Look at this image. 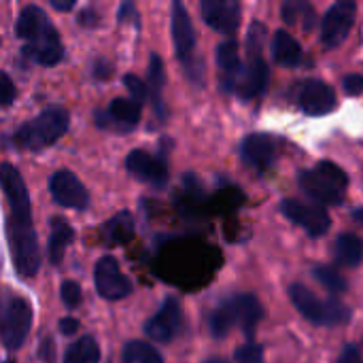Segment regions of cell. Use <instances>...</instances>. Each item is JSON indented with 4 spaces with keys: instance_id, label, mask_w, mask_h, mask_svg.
Returning a JSON list of instances; mask_svg holds the SVG:
<instances>
[{
    "instance_id": "1",
    "label": "cell",
    "mask_w": 363,
    "mask_h": 363,
    "mask_svg": "<svg viewBox=\"0 0 363 363\" xmlns=\"http://www.w3.org/2000/svg\"><path fill=\"white\" fill-rule=\"evenodd\" d=\"M70 125V115L62 106H49L13 132V143L21 151H43L57 143Z\"/></svg>"
},
{
    "instance_id": "2",
    "label": "cell",
    "mask_w": 363,
    "mask_h": 363,
    "mask_svg": "<svg viewBox=\"0 0 363 363\" xmlns=\"http://www.w3.org/2000/svg\"><path fill=\"white\" fill-rule=\"evenodd\" d=\"M266 26L262 21L251 23L247 34V62L242 66V74L238 79V96L245 100H253L262 96L270 81V68L264 60V45H266Z\"/></svg>"
},
{
    "instance_id": "3",
    "label": "cell",
    "mask_w": 363,
    "mask_h": 363,
    "mask_svg": "<svg viewBox=\"0 0 363 363\" xmlns=\"http://www.w3.org/2000/svg\"><path fill=\"white\" fill-rule=\"evenodd\" d=\"M170 30H172V40H174V51L179 60L185 66L187 77L196 83L202 85L204 81V62L200 57H194L196 49V30L191 23V17L185 9L183 2H172V15H170Z\"/></svg>"
},
{
    "instance_id": "4",
    "label": "cell",
    "mask_w": 363,
    "mask_h": 363,
    "mask_svg": "<svg viewBox=\"0 0 363 363\" xmlns=\"http://www.w3.org/2000/svg\"><path fill=\"white\" fill-rule=\"evenodd\" d=\"M289 298L298 308V313L315 325H340L351 319V311L345 304L336 300L323 302L315 291H311L300 283H294L289 287Z\"/></svg>"
},
{
    "instance_id": "5",
    "label": "cell",
    "mask_w": 363,
    "mask_h": 363,
    "mask_svg": "<svg viewBox=\"0 0 363 363\" xmlns=\"http://www.w3.org/2000/svg\"><path fill=\"white\" fill-rule=\"evenodd\" d=\"M9 247L13 255V266L19 277L32 279L40 268V253L36 230L32 221H11L9 219Z\"/></svg>"
},
{
    "instance_id": "6",
    "label": "cell",
    "mask_w": 363,
    "mask_h": 363,
    "mask_svg": "<svg viewBox=\"0 0 363 363\" xmlns=\"http://www.w3.org/2000/svg\"><path fill=\"white\" fill-rule=\"evenodd\" d=\"M32 325V306L23 298H11L2 311V345L9 351H17L28 338Z\"/></svg>"
},
{
    "instance_id": "7",
    "label": "cell",
    "mask_w": 363,
    "mask_h": 363,
    "mask_svg": "<svg viewBox=\"0 0 363 363\" xmlns=\"http://www.w3.org/2000/svg\"><path fill=\"white\" fill-rule=\"evenodd\" d=\"M355 13L357 4L353 0H340L334 6H330L321 21V45L325 49H336L347 40L355 23Z\"/></svg>"
},
{
    "instance_id": "8",
    "label": "cell",
    "mask_w": 363,
    "mask_h": 363,
    "mask_svg": "<svg viewBox=\"0 0 363 363\" xmlns=\"http://www.w3.org/2000/svg\"><path fill=\"white\" fill-rule=\"evenodd\" d=\"M94 283H96L98 294L104 300H123V298H128L134 291L132 281L121 272L117 259L111 257V255H104V257H100L96 262Z\"/></svg>"
},
{
    "instance_id": "9",
    "label": "cell",
    "mask_w": 363,
    "mask_h": 363,
    "mask_svg": "<svg viewBox=\"0 0 363 363\" xmlns=\"http://www.w3.org/2000/svg\"><path fill=\"white\" fill-rule=\"evenodd\" d=\"M281 213L289 221L300 225L313 238H319V236L328 234V230L332 225L330 215L321 204H308V202H300V200H283L281 202Z\"/></svg>"
},
{
    "instance_id": "10",
    "label": "cell",
    "mask_w": 363,
    "mask_h": 363,
    "mask_svg": "<svg viewBox=\"0 0 363 363\" xmlns=\"http://www.w3.org/2000/svg\"><path fill=\"white\" fill-rule=\"evenodd\" d=\"M183 323H185V317H183V308L179 304V300L166 298L164 304L160 306V311L147 321L145 334L155 342L168 345L181 334Z\"/></svg>"
},
{
    "instance_id": "11",
    "label": "cell",
    "mask_w": 363,
    "mask_h": 363,
    "mask_svg": "<svg viewBox=\"0 0 363 363\" xmlns=\"http://www.w3.org/2000/svg\"><path fill=\"white\" fill-rule=\"evenodd\" d=\"M0 181H2V189H4V196H6L9 208H11L9 219L11 221H32L30 194H28V187H26L19 170H15L13 164L4 162L2 170H0Z\"/></svg>"
},
{
    "instance_id": "12",
    "label": "cell",
    "mask_w": 363,
    "mask_h": 363,
    "mask_svg": "<svg viewBox=\"0 0 363 363\" xmlns=\"http://www.w3.org/2000/svg\"><path fill=\"white\" fill-rule=\"evenodd\" d=\"M49 191H51L53 200L64 208L85 211L89 206V194H87L85 185L70 170H57L49 179Z\"/></svg>"
},
{
    "instance_id": "13",
    "label": "cell",
    "mask_w": 363,
    "mask_h": 363,
    "mask_svg": "<svg viewBox=\"0 0 363 363\" xmlns=\"http://www.w3.org/2000/svg\"><path fill=\"white\" fill-rule=\"evenodd\" d=\"M125 168L132 177L162 189L168 185V166L162 157H153L151 153L143 149H134L125 157Z\"/></svg>"
},
{
    "instance_id": "14",
    "label": "cell",
    "mask_w": 363,
    "mask_h": 363,
    "mask_svg": "<svg viewBox=\"0 0 363 363\" xmlns=\"http://www.w3.org/2000/svg\"><path fill=\"white\" fill-rule=\"evenodd\" d=\"M200 9L204 21L221 34L230 36L240 26V4L236 0H202Z\"/></svg>"
},
{
    "instance_id": "15",
    "label": "cell",
    "mask_w": 363,
    "mask_h": 363,
    "mask_svg": "<svg viewBox=\"0 0 363 363\" xmlns=\"http://www.w3.org/2000/svg\"><path fill=\"white\" fill-rule=\"evenodd\" d=\"M298 102L306 115L321 117V115H328L336 108V94L325 81L311 79L302 85Z\"/></svg>"
},
{
    "instance_id": "16",
    "label": "cell",
    "mask_w": 363,
    "mask_h": 363,
    "mask_svg": "<svg viewBox=\"0 0 363 363\" xmlns=\"http://www.w3.org/2000/svg\"><path fill=\"white\" fill-rule=\"evenodd\" d=\"M98 125L117 132H132L140 121V104L128 98H115L106 113H98Z\"/></svg>"
},
{
    "instance_id": "17",
    "label": "cell",
    "mask_w": 363,
    "mask_h": 363,
    "mask_svg": "<svg viewBox=\"0 0 363 363\" xmlns=\"http://www.w3.org/2000/svg\"><path fill=\"white\" fill-rule=\"evenodd\" d=\"M298 183L304 189V194H308L321 206H336V204H340L345 200V191L340 187H336L334 183H330L315 168L313 170H300L298 172Z\"/></svg>"
},
{
    "instance_id": "18",
    "label": "cell",
    "mask_w": 363,
    "mask_h": 363,
    "mask_svg": "<svg viewBox=\"0 0 363 363\" xmlns=\"http://www.w3.org/2000/svg\"><path fill=\"white\" fill-rule=\"evenodd\" d=\"M240 157L255 170H266L277 157V143L270 134H249L240 145Z\"/></svg>"
},
{
    "instance_id": "19",
    "label": "cell",
    "mask_w": 363,
    "mask_h": 363,
    "mask_svg": "<svg viewBox=\"0 0 363 363\" xmlns=\"http://www.w3.org/2000/svg\"><path fill=\"white\" fill-rule=\"evenodd\" d=\"M217 66H219V83L225 94L236 91L238 79L242 74V62L238 55V45L234 40H225L217 47Z\"/></svg>"
},
{
    "instance_id": "20",
    "label": "cell",
    "mask_w": 363,
    "mask_h": 363,
    "mask_svg": "<svg viewBox=\"0 0 363 363\" xmlns=\"http://www.w3.org/2000/svg\"><path fill=\"white\" fill-rule=\"evenodd\" d=\"M21 51L26 57H30L32 62L43 64V66H55L64 57V47H62V40H60L55 28L47 30L40 38L23 45Z\"/></svg>"
},
{
    "instance_id": "21",
    "label": "cell",
    "mask_w": 363,
    "mask_h": 363,
    "mask_svg": "<svg viewBox=\"0 0 363 363\" xmlns=\"http://www.w3.org/2000/svg\"><path fill=\"white\" fill-rule=\"evenodd\" d=\"M51 21L47 17V13L40 9V6H34V4H28L21 9L19 17H17V23H15V34L28 43L40 38L47 30H51Z\"/></svg>"
},
{
    "instance_id": "22",
    "label": "cell",
    "mask_w": 363,
    "mask_h": 363,
    "mask_svg": "<svg viewBox=\"0 0 363 363\" xmlns=\"http://www.w3.org/2000/svg\"><path fill=\"white\" fill-rule=\"evenodd\" d=\"M236 323L240 325V306H238V296H232L230 300L217 306V311L208 319V325L215 338H223Z\"/></svg>"
},
{
    "instance_id": "23",
    "label": "cell",
    "mask_w": 363,
    "mask_h": 363,
    "mask_svg": "<svg viewBox=\"0 0 363 363\" xmlns=\"http://www.w3.org/2000/svg\"><path fill=\"white\" fill-rule=\"evenodd\" d=\"M272 57L277 64L294 68L302 62V47L287 30H277L272 38Z\"/></svg>"
},
{
    "instance_id": "24",
    "label": "cell",
    "mask_w": 363,
    "mask_h": 363,
    "mask_svg": "<svg viewBox=\"0 0 363 363\" xmlns=\"http://www.w3.org/2000/svg\"><path fill=\"white\" fill-rule=\"evenodd\" d=\"M164 83H166V72H164V62L160 55H151L149 60V79H147V87L151 91V100L155 106V113L160 117V121H166L168 117V108L164 104L162 91H164Z\"/></svg>"
},
{
    "instance_id": "25",
    "label": "cell",
    "mask_w": 363,
    "mask_h": 363,
    "mask_svg": "<svg viewBox=\"0 0 363 363\" xmlns=\"http://www.w3.org/2000/svg\"><path fill=\"white\" fill-rule=\"evenodd\" d=\"M72 240H74V230L68 225V221L62 217H53L51 219V234H49V242H47V253H49L51 264L62 262L64 251Z\"/></svg>"
},
{
    "instance_id": "26",
    "label": "cell",
    "mask_w": 363,
    "mask_h": 363,
    "mask_svg": "<svg viewBox=\"0 0 363 363\" xmlns=\"http://www.w3.org/2000/svg\"><path fill=\"white\" fill-rule=\"evenodd\" d=\"M334 255L340 266L357 268L363 262V240L351 232L340 234L334 242Z\"/></svg>"
},
{
    "instance_id": "27",
    "label": "cell",
    "mask_w": 363,
    "mask_h": 363,
    "mask_svg": "<svg viewBox=\"0 0 363 363\" xmlns=\"http://www.w3.org/2000/svg\"><path fill=\"white\" fill-rule=\"evenodd\" d=\"M102 236H104V242L111 245V247L125 245L134 236V219H132V215L128 211L117 213L113 219H108L104 223Z\"/></svg>"
},
{
    "instance_id": "28",
    "label": "cell",
    "mask_w": 363,
    "mask_h": 363,
    "mask_svg": "<svg viewBox=\"0 0 363 363\" xmlns=\"http://www.w3.org/2000/svg\"><path fill=\"white\" fill-rule=\"evenodd\" d=\"M100 362V349L98 342L91 336H83L79 340H74L66 355H64V363H98Z\"/></svg>"
},
{
    "instance_id": "29",
    "label": "cell",
    "mask_w": 363,
    "mask_h": 363,
    "mask_svg": "<svg viewBox=\"0 0 363 363\" xmlns=\"http://www.w3.org/2000/svg\"><path fill=\"white\" fill-rule=\"evenodd\" d=\"M238 306H240V328L247 336H253L257 330V323L262 319V304L255 296L251 294H240L238 296Z\"/></svg>"
},
{
    "instance_id": "30",
    "label": "cell",
    "mask_w": 363,
    "mask_h": 363,
    "mask_svg": "<svg viewBox=\"0 0 363 363\" xmlns=\"http://www.w3.org/2000/svg\"><path fill=\"white\" fill-rule=\"evenodd\" d=\"M123 363H164L160 351L145 340H130L123 349Z\"/></svg>"
},
{
    "instance_id": "31",
    "label": "cell",
    "mask_w": 363,
    "mask_h": 363,
    "mask_svg": "<svg viewBox=\"0 0 363 363\" xmlns=\"http://www.w3.org/2000/svg\"><path fill=\"white\" fill-rule=\"evenodd\" d=\"M313 277L332 294H345L347 291L345 277L336 268H332V266H315L313 268Z\"/></svg>"
},
{
    "instance_id": "32",
    "label": "cell",
    "mask_w": 363,
    "mask_h": 363,
    "mask_svg": "<svg viewBox=\"0 0 363 363\" xmlns=\"http://www.w3.org/2000/svg\"><path fill=\"white\" fill-rule=\"evenodd\" d=\"M315 170L321 172L330 183H334L336 187H340L342 191H347V187H349V177H347V172H345L340 166H336V164L330 162V160H323V162H319V164L315 166Z\"/></svg>"
},
{
    "instance_id": "33",
    "label": "cell",
    "mask_w": 363,
    "mask_h": 363,
    "mask_svg": "<svg viewBox=\"0 0 363 363\" xmlns=\"http://www.w3.org/2000/svg\"><path fill=\"white\" fill-rule=\"evenodd\" d=\"M281 13H283V19L287 21V23H296L300 17H313L315 15V11H313V6H308L306 2H302V0H289V2H285L283 4V9H281Z\"/></svg>"
},
{
    "instance_id": "34",
    "label": "cell",
    "mask_w": 363,
    "mask_h": 363,
    "mask_svg": "<svg viewBox=\"0 0 363 363\" xmlns=\"http://www.w3.org/2000/svg\"><path fill=\"white\" fill-rule=\"evenodd\" d=\"M60 298H62L64 306L77 308V306L81 304V300H83V294H81L79 283H74V281H64V283L60 285Z\"/></svg>"
},
{
    "instance_id": "35",
    "label": "cell",
    "mask_w": 363,
    "mask_h": 363,
    "mask_svg": "<svg viewBox=\"0 0 363 363\" xmlns=\"http://www.w3.org/2000/svg\"><path fill=\"white\" fill-rule=\"evenodd\" d=\"M234 359L236 363H264V349L255 342L242 345L240 349H236Z\"/></svg>"
},
{
    "instance_id": "36",
    "label": "cell",
    "mask_w": 363,
    "mask_h": 363,
    "mask_svg": "<svg viewBox=\"0 0 363 363\" xmlns=\"http://www.w3.org/2000/svg\"><path fill=\"white\" fill-rule=\"evenodd\" d=\"M123 85L132 94V100H136L138 104H143L147 100V85L136 74H125L123 77Z\"/></svg>"
},
{
    "instance_id": "37",
    "label": "cell",
    "mask_w": 363,
    "mask_h": 363,
    "mask_svg": "<svg viewBox=\"0 0 363 363\" xmlns=\"http://www.w3.org/2000/svg\"><path fill=\"white\" fill-rule=\"evenodd\" d=\"M342 89L349 96H362L363 94V77L362 74H347L342 79Z\"/></svg>"
},
{
    "instance_id": "38",
    "label": "cell",
    "mask_w": 363,
    "mask_h": 363,
    "mask_svg": "<svg viewBox=\"0 0 363 363\" xmlns=\"http://www.w3.org/2000/svg\"><path fill=\"white\" fill-rule=\"evenodd\" d=\"M117 21H119V23L130 21V23L138 26V11H136V4H134V2H123V4L119 6V11H117Z\"/></svg>"
},
{
    "instance_id": "39",
    "label": "cell",
    "mask_w": 363,
    "mask_h": 363,
    "mask_svg": "<svg viewBox=\"0 0 363 363\" xmlns=\"http://www.w3.org/2000/svg\"><path fill=\"white\" fill-rule=\"evenodd\" d=\"M13 98H15V85H13L11 77L6 72H2V96H0L2 106H11Z\"/></svg>"
},
{
    "instance_id": "40",
    "label": "cell",
    "mask_w": 363,
    "mask_h": 363,
    "mask_svg": "<svg viewBox=\"0 0 363 363\" xmlns=\"http://www.w3.org/2000/svg\"><path fill=\"white\" fill-rule=\"evenodd\" d=\"M336 363H363V357L357 347L349 345V347H345V349H342V353L338 355Z\"/></svg>"
},
{
    "instance_id": "41",
    "label": "cell",
    "mask_w": 363,
    "mask_h": 363,
    "mask_svg": "<svg viewBox=\"0 0 363 363\" xmlns=\"http://www.w3.org/2000/svg\"><path fill=\"white\" fill-rule=\"evenodd\" d=\"M77 330H79L77 319H72V317H64V319L60 321V332H62L64 336H70V334H74Z\"/></svg>"
},
{
    "instance_id": "42",
    "label": "cell",
    "mask_w": 363,
    "mask_h": 363,
    "mask_svg": "<svg viewBox=\"0 0 363 363\" xmlns=\"http://www.w3.org/2000/svg\"><path fill=\"white\" fill-rule=\"evenodd\" d=\"M96 21H98V17H96V11H94V9L81 11V15H79V23H81V26H94Z\"/></svg>"
},
{
    "instance_id": "43",
    "label": "cell",
    "mask_w": 363,
    "mask_h": 363,
    "mask_svg": "<svg viewBox=\"0 0 363 363\" xmlns=\"http://www.w3.org/2000/svg\"><path fill=\"white\" fill-rule=\"evenodd\" d=\"M53 353H55V349H53V342L49 340V338H45V342H43V349H40V357L45 359L47 363H53Z\"/></svg>"
},
{
    "instance_id": "44",
    "label": "cell",
    "mask_w": 363,
    "mask_h": 363,
    "mask_svg": "<svg viewBox=\"0 0 363 363\" xmlns=\"http://www.w3.org/2000/svg\"><path fill=\"white\" fill-rule=\"evenodd\" d=\"M51 6L55 11H72L74 9V0H51Z\"/></svg>"
},
{
    "instance_id": "45",
    "label": "cell",
    "mask_w": 363,
    "mask_h": 363,
    "mask_svg": "<svg viewBox=\"0 0 363 363\" xmlns=\"http://www.w3.org/2000/svg\"><path fill=\"white\" fill-rule=\"evenodd\" d=\"M353 217H355V221H359L363 225V208H357V211L353 213Z\"/></svg>"
},
{
    "instance_id": "46",
    "label": "cell",
    "mask_w": 363,
    "mask_h": 363,
    "mask_svg": "<svg viewBox=\"0 0 363 363\" xmlns=\"http://www.w3.org/2000/svg\"><path fill=\"white\" fill-rule=\"evenodd\" d=\"M206 363H221V362H217V359H211V362H206Z\"/></svg>"
},
{
    "instance_id": "47",
    "label": "cell",
    "mask_w": 363,
    "mask_h": 363,
    "mask_svg": "<svg viewBox=\"0 0 363 363\" xmlns=\"http://www.w3.org/2000/svg\"><path fill=\"white\" fill-rule=\"evenodd\" d=\"M6 363H15V362H6Z\"/></svg>"
}]
</instances>
